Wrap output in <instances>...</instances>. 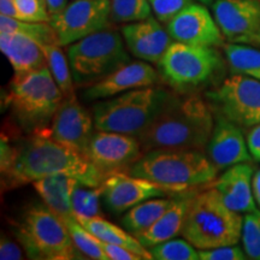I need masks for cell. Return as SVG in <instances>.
I'll use <instances>...</instances> for the list:
<instances>
[{
	"label": "cell",
	"instance_id": "cell-35",
	"mask_svg": "<svg viewBox=\"0 0 260 260\" xmlns=\"http://www.w3.org/2000/svg\"><path fill=\"white\" fill-rule=\"evenodd\" d=\"M191 3L193 0H149L155 17L165 24Z\"/></svg>",
	"mask_w": 260,
	"mask_h": 260
},
{
	"label": "cell",
	"instance_id": "cell-30",
	"mask_svg": "<svg viewBox=\"0 0 260 260\" xmlns=\"http://www.w3.org/2000/svg\"><path fill=\"white\" fill-rule=\"evenodd\" d=\"M111 21L113 23H133L144 21L151 16L149 0H110Z\"/></svg>",
	"mask_w": 260,
	"mask_h": 260
},
{
	"label": "cell",
	"instance_id": "cell-33",
	"mask_svg": "<svg viewBox=\"0 0 260 260\" xmlns=\"http://www.w3.org/2000/svg\"><path fill=\"white\" fill-rule=\"evenodd\" d=\"M241 240L247 258L260 260V210L245 214Z\"/></svg>",
	"mask_w": 260,
	"mask_h": 260
},
{
	"label": "cell",
	"instance_id": "cell-37",
	"mask_svg": "<svg viewBox=\"0 0 260 260\" xmlns=\"http://www.w3.org/2000/svg\"><path fill=\"white\" fill-rule=\"evenodd\" d=\"M99 245L103 248V251L105 252L109 260H142L141 255L130 251L125 247L104 242L102 240H99Z\"/></svg>",
	"mask_w": 260,
	"mask_h": 260
},
{
	"label": "cell",
	"instance_id": "cell-17",
	"mask_svg": "<svg viewBox=\"0 0 260 260\" xmlns=\"http://www.w3.org/2000/svg\"><path fill=\"white\" fill-rule=\"evenodd\" d=\"M157 81L158 73L154 68L144 61L130 60L87 87L83 92V98L87 102L104 100L132 89L153 86Z\"/></svg>",
	"mask_w": 260,
	"mask_h": 260
},
{
	"label": "cell",
	"instance_id": "cell-21",
	"mask_svg": "<svg viewBox=\"0 0 260 260\" xmlns=\"http://www.w3.org/2000/svg\"><path fill=\"white\" fill-rule=\"evenodd\" d=\"M0 50L16 75L29 73L47 65L42 45L17 32H0Z\"/></svg>",
	"mask_w": 260,
	"mask_h": 260
},
{
	"label": "cell",
	"instance_id": "cell-10",
	"mask_svg": "<svg viewBox=\"0 0 260 260\" xmlns=\"http://www.w3.org/2000/svg\"><path fill=\"white\" fill-rule=\"evenodd\" d=\"M206 96L214 112L240 128H252L260 123L259 80L233 74Z\"/></svg>",
	"mask_w": 260,
	"mask_h": 260
},
{
	"label": "cell",
	"instance_id": "cell-13",
	"mask_svg": "<svg viewBox=\"0 0 260 260\" xmlns=\"http://www.w3.org/2000/svg\"><path fill=\"white\" fill-rule=\"evenodd\" d=\"M167 30L172 40L200 46H223L224 35L204 4L191 3L175 16Z\"/></svg>",
	"mask_w": 260,
	"mask_h": 260
},
{
	"label": "cell",
	"instance_id": "cell-22",
	"mask_svg": "<svg viewBox=\"0 0 260 260\" xmlns=\"http://www.w3.org/2000/svg\"><path fill=\"white\" fill-rule=\"evenodd\" d=\"M197 193L188 190L180 197L175 198L171 206L162 213V216L146 232L136 235L138 240L146 248H151L158 243L175 239L181 234L186 219L190 201Z\"/></svg>",
	"mask_w": 260,
	"mask_h": 260
},
{
	"label": "cell",
	"instance_id": "cell-8",
	"mask_svg": "<svg viewBox=\"0 0 260 260\" xmlns=\"http://www.w3.org/2000/svg\"><path fill=\"white\" fill-rule=\"evenodd\" d=\"M17 239L29 258L70 260L76 247L67 223L45 204H34L24 211L17 228Z\"/></svg>",
	"mask_w": 260,
	"mask_h": 260
},
{
	"label": "cell",
	"instance_id": "cell-31",
	"mask_svg": "<svg viewBox=\"0 0 260 260\" xmlns=\"http://www.w3.org/2000/svg\"><path fill=\"white\" fill-rule=\"evenodd\" d=\"M68 230H69L71 239L77 251L83 253L87 258L95 260H109L105 252L99 245V239L90 234L86 228L81 225L76 218H70L65 220Z\"/></svg>",
	"mask_w": 260,
	"mask_h": 260
},
{
	"label": "cell",
	"instance_id": "cell-6",
	"mask_svg": "<svg viewBox=\"0 0 260 260\" xmlns=\"http://www.w3.org/2000/svg\"><path fill=\"white\" fill-rule=\"evenodd\" d=\"M64 95L47 65L29 73L15 75L6 103L22 125L40 130L53 119Z\"/></svg>",
	"mask_w": 260,
	"mask_h": 260
},
{
	"label": "cell",
	"instance_id": "cell-4",
	"mask_svg": "<svg viewBox=\"0 0 260 260\" xmlns=\"http://www.w3.org/2000/svg\"><path fill=\"white\" fill-rule=\"evenodd\" d=\"M243 217L226 206L216 188L197 193L190 201L182 236L198 249L237 245Z\"/></svg>",
	"mask_w": 260,
	"mask_h": 260
},
{
	"label": "cell",
	"instance_id": "cell-19",
	"mask_svg": "<svg viewBox=\"0 0 260 260\" xmlns=\"http://www.w3.org/2000/svg\"><path fill=\"white\" fill-rule=\"evenodd\" d=\"M122 35L133 56L155 64L160 61L172 44L170 34L153 16H149L144 21L125 24L122 28Z\"/></svg>",
	"mask_w": 260,
	"mask_h": 260
},
{
	"label": "cell",
	"instance_id": "cell-40",
	"mask_svg": "<svg viewBox=\"0 0 260 260\" xmlns=\"http://www.w3.org/2000/svg\"><path fill=\"white\" fill-rule=\"evenodd\" d=\"M44 3L46 4V8L51 16L59 14L61 10H64L65 6L69 4L68 0H44Z\"/></svg>",
	"mask_w": 260,
	"mask_h": 260
},
{
	"label": "cell",
	"instance_id": "cell-9",
	"mask_svg": "<svg viewBox=\"0 0 260 260\" xmlns=\"http://www.w3.org/2000/svg\"><path fill=\"white\" fill-rule=\"evenodd\" d=\"M161 77L172 88L188 93L212 79L222 67L214 47L175 41L158 63Z\"/></svg>",
	"mask_w": 260,
	"mask_h": 260
},
{
	"label": "cell",
	"instance_id": "cell-11",
	"mask_svg": "<svg viewBox=\"0 0 260 260\" xmlns=\"http://www.w3.org/2000/svg\"><path fill=\"white\" fill-rule=\"evenodd\" d=\"M110 0H74L59 14L51 16L59 46H69L110 25Z\"/></svg>",
	"mask_w": 260,
	"mask_h": 260
},
{
	"label": "cell",
	"instance_id": "cell-16",
	"mask_svg": "<svg viewBox=\"0 0 260 260\" xmlns=\"http://www.w3.org/2000/svg\"><path fill=\"white\" fill-rule=\"evenodd\" d=\"M94 128V118L73 94L65 96L58 107L48 134L56 141L83 154Z\"/></svg>",
	"mask_w": 260,
	"mask_h": 260
},
{
	"label": "cell",
	"instance_id": "cell-5",
	"mask_svg": "<svg viewBox=\"0 0 260 260\" xmlns=\"http://www.w3.org/2000/svg\"><path fill=\"white\" fill-rule=\"evenodd\" d=\"M171 95L168 90L148 86L107 98L93 107L94 125L96 130L138 136L154 121Z\"/></svg>",
	"mask_w": 260,
	"mask_h": 260
},
{
	"label": "cell",
	"instance_id": "cell-36",
	"mask_svg": "<svg viewBox=\"0 0 260 260\" xmlns=\"http://www.w3.org/2000/svg\"><path fill=\"white\" fill-rule=\"evenodd\" d=\"M199 256L203 260H245L247 254L237 245L214 247L210 249H199Z\"/></svg>",
	"mask_w": 260,
	"mask_h": 260
},
{
	"label": "cell",
	"instance_id": "cell-2",
	"mask_svg": "<svg viewBox=\"0 0 260 260\" xmlns=\"http://www.w3.org/2000/svg\"><path fill=\"white\" fill-rule=\"evenodd\" d=\"M214 117L210 106L194 94L171 95L154 121L139 139L144 152L152 149H197L206 147Z\"/></svg>",
	"mask_w": 260,
	"mask_h": 260
},
{
	"label": "cell",
	"instance_id": "cell-24",
	"mask_svg": "<svg viewBox=\"0 0 260 260\" xmlns=\"http://www.w3.org/2000/svg\"><path fill=\"white\" fill-rule=\"evenodd\" d=\"M81 225L86 228L90 234L102 240L104 242L113 243V245L125 247V248L130 249V251L138 253L141 255L142 260H151L153 259L149 249L142 245L139 241L138 237L129 233L128 230L122 229L121 226H117L109 220L102 218L100 216L96 217H75Z\"/></svg>",
	"mask_w": 260,
	"mask_h": 260
},
{
	"label": "cell",
	"instance_id": "cell-20",
	"mask_svg": "<svg viewBox=\"0 0 260 260\" xmlns=\"http://www.w3.org/2000/svg\"><path fill=\"white\" fill-rule=\"evenodd\" d=\"M254 169L251 164L239 162L228 168L226 171L214 182L213 188L218 190L229 209L239 213H248L256 210L253 197L252 180Z\"/></svg>",
	"mask_w": 260,
	"mask_h": 260
},
{
	"label": "cell",
	"instance_id": "cell-27",
	"mask_svg": "<svg viewBox=\"0 0 260 260\" xmlns=\"http://www.w3.org/2000/svg\"><path fill=\"white\" fill-rule=\"evenodd\" d=\"M0 32H17L34 39L41 45H59L50 22H29L0 15Z\"/></svg>",
	"mask_w": 260,
	"mask_h": 260
},
{
	"label": "cell",
	"instance_id": "cell-26",
	"mask_svg": "<svg viewBox=\"0 0 260 260\" xmlns=\"http://www.w3.org/2000/svg\"><path fill=\"white\" fill-rule=\"evenodd\" d=\"M228 65L233 74L245 75L260 81V50L230 42L223 45Z\"/></svg>",
	"mask_w": 260,
	"mask_h": 260
},
{
	"label": "cell",
	"instance_id": "cell-14",
	"mask_svg": "<svg viewBox=\"0 0 260 260\" xmlns=\"http://www.w3.org/2000/svg\"><path fill=\"white\" fill-rule=\"evenodd\" d=\"M168 193L153 182L119 171L107 175L103 183L102 198L107 211L121 214L142 201L167 197Z\"/></svg>",
	"mask_w": 260,
	"mask_h": 260
},
{
	"label": "cell",
	"instance_id": "cell-29",
	"mask_svg": "<svg viewBox=\"0 0 260 260\" xmlns=\"http://www.w3.org/2000/svg\"><path fill=\"white\" fill-rule=\"evenodd\" d=\"M103 194V184L100 187H89L77 183L71 195L75 217L100 216V198Z\"/></svg>",
	"mask_w": 260,
	"mask_h": 260
},
{
	"label": "cell",
	"instance_id": "cell-18",
	"mask_svg": "<svg viewBox=\"0 0 260 260\" xmlns=\"http://www.w3.org/2000/svg\"><path fill=\"white\" fill-rule=\"evenodd\" d=\"M206 149L210 160L218 171L249 161L252 157L241 128L218 113L214 115L213 130Z\"/></svg>",
	"mask_w": 260,
	"mask_h": 260
},
{
	"label": "cell",
	"instance_id": "cell-3",
	"mask_svg": "<svg viewBox=\"0 0 260 260\" xmlns=\"http://www.w3.org/2000/svg\"><path fill=\"white\" fill-rule=\"evenodd\" d=\"M129 174L153 182L169 193L193 190L214 181L218 169L197 149H152L129 169Z\"/></svg>",
	"mask_w": 260,
	"mask_h": 260
},
{
	"label": "cell",
	"instance_id": "cell-39",
	"mask_svg": "<svg viewBox=\"0 0 260 260\" xmlns=\"http://www.w3.org/2000/svg\"><path fill=\"white\" fill-rule=\"evenodd\" d=\"M247 145L253 159L260 161V123L252 126L247 134Z\"/></svg>",
	"mask_w": 260,
	"mask_h": 260
},
{
	"label": "cell",
	"instance_id": "cell-38",
	"mask_svg": "<svg viewBox=\"0 0 260 260\" xmlns=\"http://www.w3.org/2000/svg\"><path fill=\"white\" fill-rule=\"evenodd\" d=\"M0 259L2 260H19L23 259V252L21 247L9 237L3 235L0 241Z\"/></svg>",
	"mask_w": 260,
	"mask_h": 260
},
{
	"label": "cell",
	"instance_id": "cell-32",
	"mask_svg": "<svg viewBox=\"0 0 260 260\" xmlns=\"http://www.w3.org/2000/svg\"><path fill=\"white\" fill-rule=\"evenodd\" d=\"M157 260H198L199 251L186 239H171L148 248Z\"/></svg>",
	"mask_w": 260,
	"mask_h": 260
},
{
	"label": "cell",
	"instance_id": "cell-25",
	"mask_svg": "<svg viewBox=\"0 0 260 260\" xmlns=\"http://www.w3.org/2000/svg\"><path fill=\"white\" fill-rule=\"evenodd\" d=\"M174 199L157 197L135 205L134 207L126 211L124 216L122 217V225L134 236L146 232L171 206Z\"/></svg>",
	"mask_w": 260,
	"mask_h": 260
},
{
	"label": "cell",
	"instance_id": "cell-42",
	"mask_svg": "<svg viewBox=\"0 0 260 260\" xmlns=\"http://www.w3.org/2000/svg\"><path fill=\"white\" fill-rule=\"evenodd\" d=\"M252 190H253V197H254L255 204L258 205L260 209V170H256L253 175L252 180Z\"/></svg>",
	"mask_w": 260,
	"mask_h": 260
},
{
	"label": "cell",
	"instance_id": "cell-23",
	"mask_svg": "<svg viewBox=\"0 0 260 260\" xmlns=\"http://www.w3.org/2000/svg\"><path fill=\"white\" fill-rule=\"evenodd\" d=\"M79 181L69 175H53L32 182L44 204L61 219L75 218L71 195Z\"/></svg>",
	"mask_w": 260,
	"mask_h": 260
},
{
	"label": "cell",
	"instance_id": "cell-1",
	"mask_svg": "<svg viewBox=\"0 0 260 260\" xmlns=\"http://www.w3.org/2000/svg\"><path fill=\"white\" fill-rule=\"evenodd\" d=\"M3 174L12 186L60 174L75 177L89 187H100L106 178L82 153L52 139L46 129L38 130L17 149L14 148L11 164Z\"/></svg>",
	"mask_w": 260,
	"mask_h": 260
},
{
	"label": "cell",
	"instance_id": "cell-28",
	"mask_svg": "<svg viewBox=\"0 0 260 260\" xmlns=\"http://www.w3.org/2000/svg\"><path fill=\"white\" fill-rule=\"evenodd\" d=\"M42 50L45 52L48 69L64 98L73 95L75 82L68 57L65 56L64 52L60 50V46L57 44L42 45Z\"/></svg>",
	"mask_w": 260,
	"mask_h": 260
},
{
	"label": "cell",
	"instance_id": "cell-43",
	"mask_svg": "<svg viewBox=\"0 0 260 260\" xmlns=\"http://www.w3.org/2000/svg\"><path fill=\"white\" fill-rule=\"evenodd\" d=\"M249 45H254V46H258L260 47V27L258 29V31L255 32L254 35H253L251 42H249Z\"/></svg>",
	"mask_w": 260,
	"mask_h": 260
},
{
	"label": "cell",
	"instance_id": "cell-34",
	"mask_svg": "<svg viewBox=\"0 0 260 260\" xmlns=\"http://www.w3.org/2000/svg\"><path fill=\"white\" fill-rule=\"evenodd\" d=\"M18 19L29 22H50L51 15L44 0H12Z\"/></svg>",
	"mask_w": 260,
	"mask_h": 260
},
{
	"label": "cell",
	"instance_id": "cell-7",
	"mask_svg": "<svg viewBox=\"0 0 260 260\" xmlns=\"http://www.w3.org/2000/svg\"><path fill=\"white\" fill-rule=\"evenodd\" d=\"M73 79L76 86H90L130 61L119 32L104 29L68 47Z\"/></svg>",
	"mask_w": 260,
	"mask_h": 260
},
{
	"label": "cell",
	"instance_id": "cell-41",
	"mask_svg": "<svg viewBox=\"0 0 260 260\" xmlns=\"http://www.w3.org/2000/svg\"><path fill=\"white\" fill-rule=\"evenodd\" d=\"M0 15L8 16V17L18 18L17 11L12 0H0Z\"/></svg>",
	"mask_w": 260,
	"mask_h": 260
},
{
	"label": "cell",
	"instance_id": "cell-15",
	"mask_svg": "<svg viewBox=\"0 0 260 260\" xmlns=\"http://www.w3.org/2000/svg\"><path fill=\"white\" fill-rule=\"evenodd\" d=\"M213 17L224 38L249 44L260 27V0H214Z\"/></svg>",
	"mask_w": 260,
	"mask_h": 260
},
{
	"label": "cell",
	"instance_id": "cell-12",
	"mask_svg": "<svg viewBox=\"0 0 260 260\" xmlns=\"http://www.w3.org/2000/svg\"><path fill=\"white\" fill-rule=\"evenodd\" d=\"M141 144L134 135L98 130L90 136L83 155L104 174L129 170L141 157Z\"/></svg>",
	"mask_w": 260,
	"mask_h": 260
},
{
	"label": "cell",
	"instance_id": "cell-44",
	"mask_svg": "<svg viewBox=\"0 0 260 260\" xmlns=\"http://www.w3.org/2000/svg\"><path fill=\"white\" fill-rule=\"evenodd\" d=\"M198 2H200L201 4H204V5H212L214 0H198Z\"/></svg>",
	"mask_w": 260,
	"mask_h": 260
}]
</instances>
